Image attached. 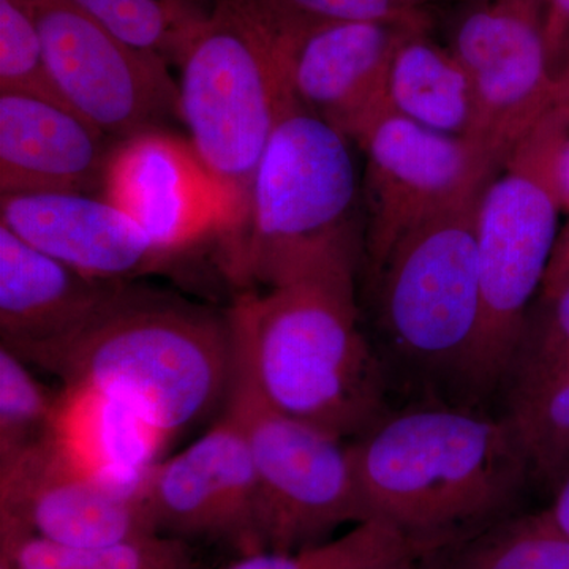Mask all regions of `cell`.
I'll return each mask as SVG.
<instances>
[{
    "mask_svg": "<svg viewBox=\"0 0 569 569\" xmlns=\"http://www.w3.org/2000/svg\"><path fill=\"white\" fill-rule=\"evenodd\" d=\"M348 449L367 518L430 552L515 515L531 479L507 419L460 407L387 415Z\"/></svg>",
    "mask_w": 569,
    "mask_h": 569,
    "instance_id": "cell-1",
    "label": "cell"
},
{
    "mask_svg": "<svg viewBox=\"0 0 569 569\" xmlns=\"http://www.w3.org/2000/svg\"><path fill=\"white\" fill-rule=\"evenodd\" d=\"M356 264L358 252L326 258L228 310L263 395L342 440L388 415L387 372L359 318Z\"/></svg>",
    "mask_w": 569,
    "mask_h": 569,
    "instance_id": "cell-2",
    "label": "cell"
},
{
    "mask_svg": "<svg viewBox=\"0 0 569 569\" xmlns=\"http://www.w3.org/2000/svg\"><path fill=\"white\" fill-rule=\"evenodd\" d=\"M233 356L230 313L129 282L44 372L110 397L171 438L224 406Z\"/></svg>",
    "mask_w": 569,
    "mask_h": 569,
    "instance_id": "cell-3",
    "label": "cell"
},
{
    "mask_svg": "<svg viewBox=\"0 0 569 569\" xmlns=\"http://www.w3.org/2000/svg\"><path fill=\"white\" fill-rule=\"evenodd\" d=\"M178 111L219 194L228 244L277 123L298 104L282 37L253 0H213L176 62Z\"/></svg>",
    "mask_w": 569,
    "mask_h": 569,
    "instance_id": "cell-4",
    "label": "cell"
},
{
    "mask_svg": "<svg viewBox=\"0 0 569 569\" xmlns=\"http://www.w3.org/2000/svg\"><path fill=\"white\" fill-rule=\"evenodd\" d=\"M569 138V102H559L523 134L486 183L478 209L482 316L466 377L473 396L507 385L541 290L561 211L557 167Z\"/></svg>",
    "mask_w": 569,
    "mask_h": 569,
    "instance_id": "cell-5",
    "label": "cell"
},
{
    "mask_svg": "<svg viewBox=\"0 0 569 569\" xmlns=\"http://www.w3.org/2000/svg\"><path fill=\"white\" fill-rule=\"evenodd\" d=\"M350 141L299 103L280 119L227 244L236 277L269 288L326 258L358 252Z\"/></svg>",
    "mask_w": 569,
    "mask_h": 569,
    "instance_id": "cell-6",
    "label": "cell"
},
{
    "mask_svg": "<svg viewBox=\"0 0 569 569\" xmlns=\"http://www.w3.org/2000/svg\"><path fill=\"white\" fill-rule=\"evenodd\" d=\"M485 189L411 231L373 282L378 323L397 358L466 387L482 316L478 209Z\"/></svg>",
    "mask_w": 569,
    "mask_h": 569,
    "instance_id": "cell-7",
    "label": "cell"
},
{
    "mask_svg": "<svg viewBox=\"0 0 569 569\" xmlns=\"http://www.w3.org/2000/svg\"><path fill=\"white\" fill-rule=\"evenodd\" d=\"M224 410L241 426L258 485L264 550L296 552L331 539L346 523L369 519L342 438L290 417L263 395L234 339Z\"/></svg>",
    "mask_w": 569,
    "mask_h": 569,
    "instance_id": "cell-8",
    "label": "cell"
},
{
    "mask_svg": "<svg viewBox=\"0 0 569 569\" xmlns=\"http://www.w3.org/2000/svg\"><path fill=\"white\" fill-rule=\"evenodd\" d=\"M366 156L365 249L376 279L407 234L485 189L500 170L481 146L389 111L358 140Z\"/></svg>",
    "mask_w": 569,
    "mask_h": 569,
    "instance_id": "cell-9",
    "label": "cell"
},
{
    "mask_svg": "<svg viewBox=\"0 0 569 569\" xmlns=\"http://www.w3.org/2000/svg\"><path fill=\"white\" fill-rule=\"evenodd\" d=\"M63 103L118 144L178 116L170 66L134 50L71 0H24Z\"/></svg>",
    "mask_w": 569,
    "mask_h": 569,
    "instance_id": "cell-10",
    "label": "cell"
},
{
    "mask_svg": "<svg viewBox=\"0 0 569 569\" xmlns=\"http://www.w3.org/2000/svg\"><path fill=\"white\" fill-rule=\"evenodd\" d=\"M449 50L477 99V142L501 167L508 153L561 100L546 47V0H468Z\"/></svg>",
    "mask_w": 569,
    "mask_h": 569,
    "instance_id": "cell-11",
    "label": "cell"
},
{
    "mask_svg": "<svg viewBox=\"0 0 569 569\" xmlns=\"http://www.w3.org/2000/svg\"><path fill=\"white\" fill-rule=\"evenodd\" d=\"M141 490L157 533L224 546L239 557L266 552L249 447L224 408L204 436L153 466Z\"/></svg>",
    "mask_w": 569,
    "mask_h": 569,
    "instance_id": "cell-12",
    "label": "cell"
},
{
    "mask_svg": "<svg viewBox=\"0 0 569 569\" xmlns=\"http://www.w3.org/2000/svg\"><path fill=\"white\" fill-rule=\"evenodd\" d=\"M0 526L66 546L159 535L141 488H119L93 477L48 437L0 466Z\"/></svg>",
    "mask_w": 569,
    "mask_h": 569,
    "instance_id": "cell-13",
    "label": "cell"
},
{
    "mask_svg": "<svg viewBox=\"0 0 569 569\" xmlns=\"http://www.w3.org/2000/svg\"><path fill=\"white\" fill-rule=\"evenodd\" d=\"M422 24L321 22L279 31L295 99L358 142L392 111L389 67L397 44Z\"/></svg>",
    "mask_w": 569,
    "mask_h": 569,
    "instance_id": "cell-14",
    "label": "cell"
},
{
    "mask_svg": "<svg viewBox=\"0 0 569 569\" xmlns=\"http://www.w3.org/2000/svg\"><path fill=\"white\" fill-rule=\"evenodd\" d=\"M102 197L140 224L163 260L208 236L222 234V206L189 141L148 130L119 141Z\"/></svg>",
    "mask_w": 569,
    "mask_h": 569,
    "instance_id": "cell-15",
    "label": "cell"
},
{
    "mask_svg": "<svg viewBox=\"0 0 569 569\" xmlns=\"http://www.w3.org/2000/svg\"><path fill=\"white\" fill-rule=\"evenodd\" d=\"M126 283L81 274L0 224V347L44 370Z\"/></svg>",
    "mask_w": 569,
    "mask_h": 569,
    "instance_id": "cell-16",
    "label": "cell"
},
{
    "mask_svg": "<svg viewBox=\"0 0 569 569\" xmlns=\"http://www.w3.org/2000/svg\"><path fill=\"white\" fill-rule=\"evenodd\" d=\"M0 224L92 279L132 282L164 261L129 213L96 194H0Z\"/></svg>",
    "mask_w": 569,
    "mask_h": 569,
    "instance_id": "cell-17",
    "label": "cell"
},
{
    "mask_svg": "<svg viewBox=\"0 0 569 569\" xmlns=\"http://www.w3.org/2000/svg\"><path fill=\"white\" fill-rule=\"evenodd\" d=\"M114 146L66 104L0 92V194H93Z\"/></svg>",
    "mask_w": 569,
    "mask_h": 569,
    "instance_id": "cell-18",
    "label": "cell"
},
{
    "mask_svg": "<svg viewBox=\"0 0 569 569\" xmlns=\"http://www.w3.org/2000/svg\"><path fill=\"white\" fill-rule=\"evenodd\" d=\"M47 437L82 470L126 489L141 488L171 440L130 408L82 387L56 392Z\"/></svg>",
    "mask_w": 569,
    "mask_h": 569,
    "instance_id": "cell-19",
    "label": "cell"
},
{
    "mask_svg": "<svg viewBox=\"0 0 569 569\" xmlns=\"http://www.w3.org/2000/svg\"><path fill=\"white\" fill-rule=\"evenodd\" d=\"M388 97L397 114L438 133L471 140L477 130V99L467 70L426 29L408 32L397 44Z\"/></svg>",
    "mask_w": 569,
    "mask_h": 569,
    "instance_id": "cell-20",
    "label": "cell"
},
{
    "mask_svg": "<svg viewBox=\"0 0 569 569\" xmlns=\"http://www.w3.org/2000/svg\"><path fill=\"white\" fill-rule=\"evenodd\" d=\"M503 418L531 479L556 489L569 471V359L542 376L509 383Z\"/></svg>",
    "mask_w": 569,
    "mask_h": 569,
    "instance_id": "cell-21",
    "label": "cell"
},
{
    "mask_svg": "<svg viewBox=\"0 0 569 569\" xmlns=\"http://www.w3.org/2000/svg\"><path fill=\"white\" fill-rule=\"evenodd\" d=\"M0 559L11 569H197L189 542L163 535L66 546L9 526H0Z\"/></svg>",
    "mask_w": 569,
    "mask_h": 569,
    "instance_id": "cell-22",
    "label": "cell"
},
{
    "mask_svg": "<svg viewBox=\"0 0 569 569\" xmlns=\"http://www.w3.org/2000/svg\"><path fill=\"white\" fill-rule=\"evenodd\" d=\"M436 556L441 569H569V538L545 511L511 515Z\"/></svg>",
    "mask_w": 569,
    "mask_h": 569,
    "instance_id": "cell-23",
    "label": "cell"
},
{
    "mask_svg": "<svg viewBox=\"0 0 569 569\" xmlns=\"http://www.w3.org/2000/svg\"><path fill=\"white\" fill-rule=\"evenodd\" d=\"M134 50L176 67L213 0H71Z\"/></svg>",
    "mask_w": 569,
    "mask_h": 569,
    "instance_id": "cell-24",
    "label": "cell"
},
{
    "mask_svg": "<svg viewBox=\"0 0 569 569\" xmlns=\"http://www.w3.org/2000/svg\"><path fill=\"white\" fill-rule=\"evenodd\" d=\"M429 552L392 523L372 518L321 545L288 553L266 550L222 569H395Z\"/></svg>",
    "mask_w": 569,
    "mask_h": 569,
    "instance_id": "cell-25",
    "label": "cell"
},
{
    "mask_svg": "<svg viewBox=\"0 0 569 569\" xmlns=\"http://www.w3.org/2000/svg\"><path fill=\"white\" fill-rule=\"evenodd\" d=\"M54 400L26 362L0 347V466L47 438Z\"/></svg>",
    "mask_w": 569,
    "mask_h": 569,
    "instance_id": "cell-26",
    "label": "cell"
},
{
    "mask_svg": "<svg viewBox=\"0 0 569 569\" xmlns=\"http://www.w3.org/2000/svg\"><path fill=\"white\" fill-rule=\"evenodd\" d=\"M0 92L66 104L51 80L43 41L24 0H0Z\"/></svg>",
    "mask_w": 569,
    "mask_h": 569,
    "instance_id": "cell-27",
    "label": "cell"
},
{
    "mask_svg": "<svg viewBox=\"0 0 569 569\" xmlns=\"http://www.w3.org/2000/svg\"><path fill=\"white\" fill-rule=\"evenodd\" d=\"M277 31L321 22L429 24L426 9L440 0H253Z\"/></svg>",
    "mask_w": 569,
    "mask_h": 569,
    "instance_id": "cell-28",
    "label": "cell"
},
{
    "mask_svg": "<svg viewBox=\"0 0 569 569\" xmlns=\"http://www.w3.org/2000/svg\"><path fill=\"white\" fill-rule=\"evenodd\" d=\"M545 316L527 325L507 387L550 372L569 359V284L556 299L542 302Z\"/></svg>",
    "mask_w": 569,
    "mask_h": 569,
    "instance_id": "cell-29",
    "label": "cell"
},
{
    "mask_svg": "<svg viewBox=\"0 0 569 569\" xmlns=\"http://www.w3.org/2000/svg\"><path fill=\"white\" fill-rule=\"evenodd\" d=\"M557 181H559L561 211L568 213V222L557 238L548 271L542 280V302L552 301L569 284V138L561 148Z\"/></svg>",
    "mask_w": 569,
    "mask_h": 569,
    "instance_id": "cell-30",
    "label": "cell"
},
{
    "mask_svg": "<svg viewBox=\"0 0 569 569\" xmlns=\"http://www.w3.org/2000/svg\"><path fill=\"white\" fill-rule=\"evenodd\" d=\"M546 47L550 70L559 80L569 58V0H546Z\"/></svg>",
    "mask_w": 569,
    "mask_h": 569,
    "instance_id": "cell-31",
    "label": "cell"
},
{
    "mask_svg": "<svg viewBox=\"0 0 569 569\" xmlns=\"http://www.w3.org/2000/svg\"><path fill=\"white\" fill-rule=\"evenodd\" d=\"M553 492L556 493L552 505L545 509L546 516L560 533L569 538V471L561 478Z\"/></svg>",
    "mask_w": 569,
    "mask_h": 569,
    "instance_id": "cell-32",
    "label": "cell"
},
{
    "mask_svg": "<svg viewBox=\"0 0 569 569\" xmlns=\"http://www.w3.org/2000/svg\"><path fill=\"white\" fill-rule=\"evenodd\" d=\"M395 569H441V567L438 563L436 550H433V552L413 557V559L407 560L406 563L399 565Z\"/></svg>",
    "mask_w": 569,
    "mask_h": 569,
    "instance_id": "cell-33",
    "label": "cell"
},
{
    "mask_svg": "<svg viewBox=\"0 0 569 569\" xmlns=\"http://www.w3.org/2000/svg\"><path fill=\"white\" fill-rule=\"evenodd\" d=\"M559 84L561 91V100H563V102H569V58L567 66H565V69L561 71L559 77Z\"/></svg>",
    "mask_w": 569,
    "mask_h": 569,
    "instance_id": "cell-34",
    "label": "cell"
},
{
    "mask_svg": "<svg viewBox=\"0 0 569 569\" xmlns=\"http://www.w3.org/2000/svg\"><path fill=\"white\" fill-rule=\"evenodd\" d=\"M0 569H11L10 565L6 560L0 559Z\"/></svg>",
    "mask_w": 569,
    "mask_h": 569,
    "instance_id": "cell-35",
    "label": "cell"
}]
</instances>
